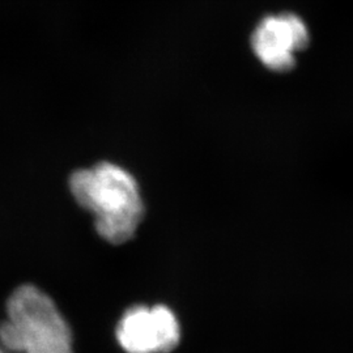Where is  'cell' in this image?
Listing matches in <instances>:
<instances>
[{
	"label": "cell",
	"instance_id": "cell-1",
	"mask_svg": "<svg viewBox=\"0 0 353 353\" xmlns=\"http://www.w3.org/2000/svg\"><path fill=\"white\" fill-rule=\"evenodd\" d=\"M70 190L77 204L93 214L102 240L123 245L132 240L145 217V203L137 176L121 165L103 161L75 172Z\"/></svg>",
	"mask_w": 353,
	"mask_h": 353
},
{
	"label": "cell",
	"instance_id": "cell-2",
	"mask_svg": "<svg viewBox=\"0 0 353 353\" xmlns=\"http://www.w3.org/2000/svg\"><path fill=\"white\" fill-rule=\"evenodd\" d=\"M0 343L10 353H74L71 328L50 297L34 285H21L7 303Z\"/></svg>",
	"mask_w": 353,
	"mask_h": 353
},
{
	"label": "cell",
	"instance_id": "cell-3",
	"mask_svg": "<svg viewBox=\"0 0 353 353\" xmlns=\"http://www.w3.org/2000/svg\"><path fill=\"white\" fill-rule=\"evenodd\" d=\"M182 338L181 318L168 303L132 305L115 327V339L125 353H173Z\"/></svg>",
	"mask_w": 353,
	"mask_h": 353
},
{
	"label": "cell",
	"instance_id": "cell-4",
	"mask_svg": "<svg viewBox=\"0 0 353 353\" xmlns=\"http://www.w3.org/2000/svg\"><path fill=\"white\" fill-rule=\"evenodd\" d=\"M309 43V30L293 13L267 16L255 28L252 48L258 59L271 71L284 72L294 65L296 52Z\"/></svg>",
	"mask_w": 353,
	"mask_h": 353
},
{
	"label": "cell",
	"instance_id": "cell-5",
	"mask_svg": "<svg viewBox=\"0 0 353 353\" xmlns=\"http://www.w3.org/2000/svg\"><path fill=\"white\" fill-rule=\"evenodd\" d=\"M0 353H10L6 350V347H4L1 343H0Z\"/></svg>",
	"mask_w": 353,
	"mask_h": 353
}]
</instances>
